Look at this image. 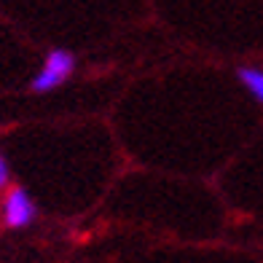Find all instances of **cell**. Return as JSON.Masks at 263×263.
Here are the masks:
<instances>
[{
	"label": "cell",
	"instance_id": "cell-1",
	"mask_svg": "<svg viewBox=\"0 0 263 263\" xmlns=\"http://www.w3.org/2000/svg\"><path fill=\"white\" fill-rule=\"evenodd\" d=\"M76 73V54L67 49H51L46 54L41 70L32 76L30 81V91L32 94H49L59 89L62 83H67Z\"/></svg>",
	"mask_w": 263,
	"mask_h": 263
},
{
	"label": "cell",
	"instance_id": "cell-4",
	"mask_svg": "<svg viewBox=\"0 0 263 263\" xmlns=\"http://www.w3.org/2000/svg\"><path fill=\"white\" fill-rule=\"evenodd\" d=\"M8 177H11L8 161L3 159V153H0V188H6V185H8Z\"/></svg>",
	"mask_w": 263,
	"mask_h": 263
},
{
	"label": "cell",
	"instance_id": "cell-3",
	"mask_svg": "<svg viewBox=\"0 0 263 263\" xmlns=\"http://www.w3.org/2000/svg\"><path fill=\"white\" fill-rule=\"evenodd\" d=\"M236 78L245 86V91L253 97L258 105H263V67L258 65H242L236 67Z\"/></svg>",
	"mask_w": 263,
	"mask_h": 263
},
{
	"label": "cell",
	"instance_id": "cell-2",
	"mask_svg": "<svg viewBox=\"0 0 263 263\" xmlns=\"http://www.w3.org/2000/svg\"><path fill=\"white\" fill-rule=\"evenodd\" d=\"M0 218H3V226L11 231L30 229L35 218H38V204L22 185H11L3 196V204H0Z\"/></svg>",
	"mask_w": 263,
	"mask_h": 263
}]
</instances>
